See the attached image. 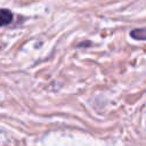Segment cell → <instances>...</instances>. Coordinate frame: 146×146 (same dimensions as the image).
I'll list each match as a JSON object with an SVG mask.
<instances>
[{
    "label": "cell",
    "instance_id": "1",
    "mask_svg": "<svg viewBox=\"0 0 146 146\" xmlns=\"http://www.w3.org/2000/svg\"><path fill=\"white\" fill-rule=\"evenodd\" d=\"M13 21V14L8 9H0V26L7 25Z\"/></svg>",
    "mask_w": 146,
    "mask_h": 146
},
{
    "label": "cell",
    "instance_id": "2",
    "mask_svg": "<svg viewBox=\"0 0 146 146\" xmlns=\"http://www.w3.org/2000/svg\"><path fill=\"white\" fill-rule=\"evenodd\" d=\"M131 36L137 40H145L146 39V29H136L131 32Z\"/></svg>",
    "mask_w": 146,
    "mask_h": 146
}]
</instances>
